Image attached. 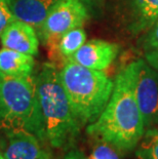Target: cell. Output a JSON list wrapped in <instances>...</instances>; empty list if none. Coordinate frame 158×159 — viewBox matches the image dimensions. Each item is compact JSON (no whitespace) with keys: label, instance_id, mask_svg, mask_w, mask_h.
Masks as SVG:
<instances>
[{"label":"cell","instance_id":"1","mask_svg":"<svg viewBox=\"0 0 158 159\" xmlns=\"http://www.w3.org/2000/svg\"><path fill=\"white\" fill-rule=\"evenodd\" d=\"M145 131L129 65L117 75L108 104L95 122L87 125L86 133L109 144L118 153H126L136 149Z\"/></svg>","mask_w":158,"mask_h":159},{"label":"cell","instance_id":"2","mask_svg":"<svg viewBox=\"0 0 158 159\" xmlns=\"http://www.w3.org/2000/svg\"><path fill=\"white\" fill-rule=\"evenodd\" d=\"M35 83L47 143L56 149L72 148L82 126L71 109L60 71L52 63L43 64Z\"/></svg>","mask_w":158,"mask_h":159},{"label":"cell","instance_id":"3","mask_svg":"<svg viewBox=\"0 0 158 159\" xmlns=\"http://www.w3.org/2000/svg\"><path fill=\"white\" fill-rule=\"evenodd\" d=\"M60 77L70 106L81 126L93 123L105 109L114 82L104 71L81 66L65 57Z\"/></svg>","mask_w":158,"mask_h":159},{"label":"cell","instance_id":"4","mask_svg":"<svg viewBox=\"0 0 158 159\" xmlns=\"http://www.w3.org/2000/svg\"><path fill=\"white\" fill-rule=\"evenodd\" d=\"M0 131H28L47 143L35 76L16 77L0 73Z\"/></svg>","mask_w":158,"mask_h":159},{"label":"cell","instance_id":"5","mask_svg":"<svg viewBox=\"0 0 158 159\" xmlns=\"http://www.w3.org/2000/svg\"><path fill=\"white\" fill-rule=\"evenodd\" d=\"M87 18L88 12L81 0H56L39 28L38 36L50 47L58 46L63 34L82 27Z\"/></svg>","mask_w":158,"mask_h":159},{"label":"cell","instance_id":"6","mask_svg":"<svg viewBox=\"0 0 158 159\" xmlns=\"http://www.w3.org/2000/svg\"><path fill=\"white\" fill-rule=\"evenodd\" d=\"M134 94L146 130L158 127V73L145 60L130 64Z\"/></svg>","mask_w":158,"mask_h":159},{"label":"cell","instance_id":"7","mask_svg":"<svg viewBox=\"0 0 158 159\" xmlns=\"http://www.w3.org/2000/svg\"><path fill=\"white\" fill-rule=\"evenodd\" d=\"M6 145L2 159H52L44 143L28 131H15L4 134Z\"/></svg>","mask_w":158,"mask_h":159},{"label":"cell","instance_id":"8","mask_svg":"<svg viewBox=\"0 0 158 159\" xmlns=\"http://www.w3.org/2000/svg\"><path fill=\"white\" fill-rule=\"evenodd\" d=\"M124 25L133 35L147 31L158 19V0H119Z\"/></svg>","mask_w":158,"mask_h":159},{"label":"cell","instance_id":"9","mask_svg":"<svg viewBox=\"0 0 158 159\" xmlns=\"http://www.w3.org/2000/svg\"><path fill=\"white\" fill-rule=\"evenodd\" d=\"M119 49L120 46L116 43L93 39L85 42L69 59L86 68L104 71L114 62Z\"/></svg>","mask_w":158,"mask_h":159},{"label":"cell","instance_id":"10","mask_svg":"<svg viewBox=\"0 0 158 159\" xmlns=\"http://www.w3.org/2000/svg\"><path fill=\"white\" fill-rule=\"evenodd\" d=\"M0 40L5 48L33 57L38 55L39 39L35 29L20 20H15L6 27L0 36Z\"/></svg>","mask_w":158,"mask_h":159},{"label":"cell","instance_id":"11","mask_svg":"<svg viewBox=\"0 0 158 159\" xmlns=\"http://www.w3.org/2000/svg\"><path fill=\"white\" fill-rule=\"evenodd\" d=\"M56 0H11L9 8L16 20L39 30Z\"/></svg>","mask_w":158,"mask_h":159},{"label":"cell","instance_id":"12","mask_svg":"<svg viewBox=\"0 0 158 159\" xmlns=\"http://www.w3.org/2000/svg\"><path fill=\"white\" fill-rule=\"evenodd\" d=\"M34 67L33 56L5 47L0 50V73L16 77H33Z\"/></svg>","mask_w":158,"mask_h":159},{"label":"cell","instance_id":"13","mask_svg":"<svg viewBox=\"0 0 158 159\" xmlns=\"http://www.w3.org/2000/svg\"><path fill=\"white\" fill-rule=\"evenodd\" d=\"M86 41V33L82 27L75 28L63 34L58 42V50L60 55L69 57L74 55Z\"/></svg>","mask_w":158,"mask_h":159},{"label":"cell","instance_id":"14","mask_svg":"<svg viewBox=\"0 0 158 159\" xmlns=\"http://www.w3.org/2000/svg\"><path fill=\"white\" fill-rule=\"evenodd\" d=\"M142 143L136 151L139 159H158V128H150L145 131Z\"/></svg>","mask_w":158,"mask_h":159},{"label":"cell","instance_id":"15","mask_svg":"<svg viewBox=\"0 0 158 159\" xmlns=\"http://www.w3.org/2000/svg\"><path fill=\"white\" fill-rule=\"evenodd\" d=\"M85 159H120L118 151L109 144L97 141V144L93 148L89 157Z\"/></svg>","mask_w":158,"mask_h":159},{"label":"cell","instance_id":"16","mask_svg":"<svg viewBox=\"0 0 158 159\" xmlns=\"http://www.w3.org/2000/svg\"><path fill=\"white\" fill-rule=\"evenodd\" d=\"M143 47L146 52L158 48V19L154 25L148 30V33L144 37Z\"/></svg>","mask_w":158,"mask_h":159},{"label":"cell","instance_id":"17","mask_svg":"<svg viewBox=\"0 0 158 159\" xmlns=\"http://www.w3.org/2000/svg\"><path fill=\"white\" fill-rule=\"evenodd\" d=\"M16 20L7 3L0 1V36L11 22Z\"/></svg>","mask_w":158,"mask_h":159},{"label":"cell","instance_id":"18","mask_svg":"<svg viewBox=\"0 0 158 159\" xmlns=\"http://www.w3.org/2000/svg\"><path fill=\"white\" fill-rule=\"evenodd\" d=\"M145 61L158 72V48L151 49L145 52Z\"/></svg>","mask_w":158,"mask_h":159},{"label":"cell","instance_id":"19","mask_svg":"<svg viewBox=\"0 0 158 159\" xmlns=\"http://www.w3.org/2000/svg\"><path fill=\"white\" fill-rule=\"evenodd\" d=\"M63 159H85V157L79 150L72 149V150H70L68 153L64 156Z\"/></svg>","mask_w":158,"mask_h":159},{"label":"cell","instance_id":"20","mask_svg":"<svg viewBox=\"0 0 158 159\" xmlns=\"http://www.w3.org/2000/svg\"><path fill=\"white\" fill-rule=\"evenodd\" d=\"M5 145H6V138L2 137L1 134H0V156L2 155V152L4 150Z\"/></svg>","mask_w":158,"mask_h":159},{"label":"cell","instance_id":"21","mask_svg":"<svg viewBox=\"0 0 158 159\" xmlns=\"http://www.w3.org/2000/svg\"><path fill=\"white\" fill-rule=\"evenodd\" d=\"M81 1L86 5H93L100 1V0H81Z\"/></svg>","mask_w":158,"mask_h":159},{"label":"cell","instance_id":"22","mask_svg":"<svg viewBox=\"0 0 158 159\" xmlns=\"http://www.w3.org/2000/svg\"><path fill=\"white\" fill-rule=\"evenodd\" d=\"M0 1L5 2V3H7V4H9V1H11V0H0Z\"/></svg>","mask_w":158,"mask_h":159},{"label":"cell","instance_id":"23","mask_svg":"<svg viewBox=\"0 0 158 159\" xmlns=\"http://www.w3.org/2000/svg\"><path fill=\"white\" fill-rule=\"evenodd\" d=\"M0 159H2V158H0Z\"/></svg>","mask_w":158,"mask_h":159},{"label":"cell","instance_id":"24","mask_svg":"<svg viewBox=\"0 0 158 159\" xmlns=\"http://www.w3.org/2000/svg\"><path fill=\"white\" fill-rule=\"evenodd\" d=\"M156 128H158V127H156Z\"/></svg>","mask_w":158,"mask_h":159}]
</instances>
